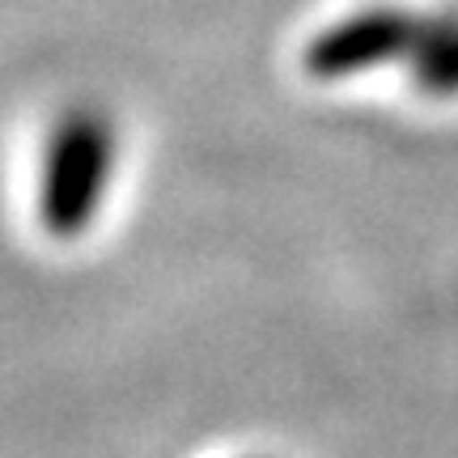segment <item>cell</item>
<instances>
[{"mask_svg": "<svg viewBox=\"0 0 458 458\" xmlns=\"http://www.w3.org/2000/svg\"><path fill=\"white\" fill-rule=\"evenodd\" d=\"M111 170V128L94 114H68L47 145L43 165V225L72 238L89 225Z\"/></svg>", "mask_w": 458, "mask_h": 458, "instance_id": "1", "label": "cell"}]
</instances>
